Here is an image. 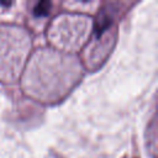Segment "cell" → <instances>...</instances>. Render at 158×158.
Wrapping results in <instances>:
<instances>
[{"mask_svg":"<svg viewBox=\"0 0 158 158\" xmlns=\"http://www.w3.org/2000/svg\"><path fill=\"white\" fill-rule=\"evenodd\" d=\"M0 4L1 5H6V6H10L11 5V2H5V1H0Z\"/></svg>","mask_w":158,"mask_h":158,"instance_id":"cell-3","label":"cell"},{"mask_svg":"<svg viewBox=\"0 0 158 158\" xmlns=\"http://www.w3.org/2000/svg\"><path fill=\"white\" fill-rule=\"evenodd\" d=\"M112 23V15L111 11L107 9H100L98 12V16L95 19V25H94V32L96 37H100Z\"/></svg>","mask_w":158,"mask_h":158,"instance_id":"cell-1","label":"cell"},{"mask_svg":"<svg viewBox=\"0 0 158 158\" xmlns=\"http://www.w3.org/2000/svg\"><path fill=\"white\" fill-rule=\"evenodd\" d=\"M49 10H51L49 1H40L33 9V14L35 16H47L49 14Z\"/></svg>","mask_w":158,"mask_h":158,"instance_id":"cell-2","label":"cell"}]
</instances>
